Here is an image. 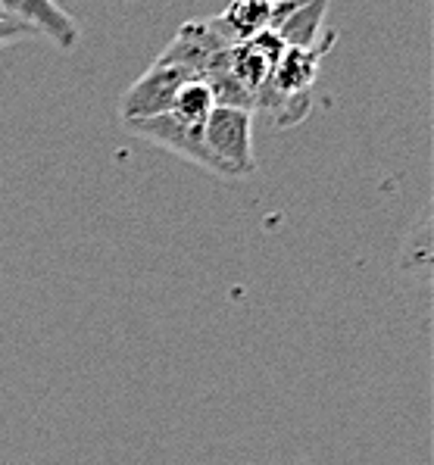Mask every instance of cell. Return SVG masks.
<instances>
[{"label":"cell","mask_w":434,"mask_h":465,"mask_svg":"<svg viewBox=\"0 0 434 465\" xmlns=\"http://www.w3.org/2000/svg\"><path fill=\"white\" fill-rule=\"evenodd\" d=\"M28 38H38V35H35V28L0 16V50L10 47V45H19V41H28Z\"/></svg>","instance_id":"8"},{"label":"cell","mask_w":434,"mask_h":465,"mask_svg":"<svg viewBox=\"0 0 434 465\" xmlns=\"http://www.w3.org/2000/svg\"><path fill=\"white\" fill-rule=\"evenodd\" d=\"M191 78H203L197 69L188 66H175V63H153L132 88L125 91L119 100V119L123 123H134V119H151L169 113L175 94L184 82Z\"/></svg>","instance_id":"2"},{"label":"cell","mask_w":434,"mask_h":465,"mask_svg":"<svg viewBox=\"0 0 434 465\" xmlns=\"http://www.w3.org/2000/svg\"><path fill=\"white\" fill-rule=\"evenodd\" d=\"M128 132L141 134L144 141H153V144L173 150V153L184 156L188 163L201 166L212 175H222L229 178V172L222 169V163L206 150L203 144V125H188V123H179L175 116L163 113V116H151V119H134V123H125Z\"/></svg>","instance_id":"3"},{"label":"cell","mask_w":434,"mask_h":465,"mask_svg":"<svg viewBox=\"0 0 434 465\" xmlns=\"http://www.w3.org/2000/svg\"><path fill=\"white\" fill-rule=\"evenodd\" d=\"M216 106V97H212V88L206 78H191L179 88L173 106H169V116H175L179 123L188 125H203L210 110Z\"/></svg>","instance_id":"6"},{"label":"cell","mask_w":434,"mask_h":465,"mask_svg":"<svg viewBox=\"0 0 434 465\" xmlns=\"http://www.w3.org/2000/svg\"><path fill=\"white\" fill-rule=\"evenodd\" d=\"M0 16L35 28L38 38H47L60 50H75L82 28L56 0H0Z\"/></svg>","instance_id":"5"},{"label":"cell","mask_w":434,"mask_h":465,"mask_svg":"<svg viewBox=\"0 0 434 465\" xmlns=\"http://www.w3.org/2000/svg\"><path fill=\"white\" fill-rule=\"evenodd\" d=\"M203 144L219 163H222L229 178H247L256 172L251 110L216 104L203 123Z\"/></svg>","instance_id":"1"},{"label":"cell","mask_w":434,"mask_h":465,"mask_svg":"<svg viewBox=\"0 0 434 465\" xmlns=\"http://www.w3.org/2000/svg\"><path fill=\"white\" fill-rule=\"evenodd\" d=\"M303 4H310V0H232L210 23L216 25V32L229 45H241V41H251L253 35L266 32V28H279Z\"/></svg>","instance_id":"4"},{"label":"cell","mask_w":434,"mask_h":465,"mask_svg":"<svg viewBox=\"0 0 434 465\" xmlns=\"http://www.w3.org/2000/svg\"><path fill=\"white\" fill-rule=\"evenodd\" d=\"M416 238H419V244L409 241L407 250H403V260L409 256V272L422 278V282H429L431 278V222H429V216L419 222Z\"/></svg>","instance_id":"7"}]
</instances>
